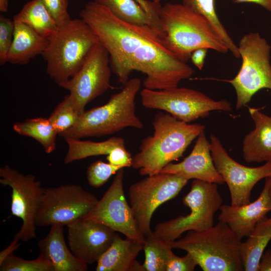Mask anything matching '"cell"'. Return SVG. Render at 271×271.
Instances as JSON below:
<instances>
[{"label":"cell","instance_id":"1","mask_svg":"<svg viewBox=\"0 0 271 271\" xmlns=\"http://www.w3.org/2000/svg\"><path fill=\"white\" fill-rule=\"evenodd\" d=\"M79 15L107 51L111 70L123 86L133 71L146 74L144 87L151 90L177 87L193 75L194 69L177 59L151 27L122 21L94 1L86 3Z\"/></svg>","mask_w":271,"mask_h":271},{"label":"cell","instance_id":"2","mask_svg":"<svg viewBox=\"0 0 271 271\" xmlns=\"http://www.w3.org/2000/svg\"><path fill=\"white\" fill-rule=\"evenodd\" d=\"M154 133L141 141L140 152L132 157L131 167L140 169L141 176L161 172L171 162L177 160L205 126L178 120L169 113L160 112L152 122Z\"/></svg>","mask_w":271,"mask_h":271},{"label":"cell","instance_id":"3","mask_svg":"<svg viewBox=\"0 0 271 271\" xmlns=\"http://www.w3.org/2000/svg\"><path fill=\"white\" fill-rule=\"evenodd\" d=\"M159 16L163 43L179 60L187 63L191 53L199 48L223 54L229 51L208 20L185 5L167 3Z\"/></svg>","mask_w":271,"mask_h":271},{"label":"cell","instance_id":"4","mask_svg":"<svg viewBox=\"0 0 271 271\" xmlns=\"http://www.w3.org/2000/svg\"><path fill=\"white\" fill-rule=\"evenodd\" d=\"M141 86L140 78L129 79L107 103L85 111L72 127L59 136L80 139L111 134L127 127L143 128V123L135 113L136 96Z\"/></svg>","mask_w":271,"mask_h":271},{"label":"cell","instance_id":"5","mask_svg":"<svg viewBox=\"0 0 271 271\" xmlns=\"http://www.w3.org/2000/svg\"><path fill=\"white\" fill-rule=\"evenodd\" d=\"M241 242L226 223L219 221L205 230L188 231L170 243L173 248L189 253L204 271H241Z\"/></svg>","mask_w":271,"mask_h":271},{"label":"cell","instance_id":"6","mask_svg":"<svg viewBox=\"0 0 271 271\" xmlns=\"http://www.w3.org/2000/svg\"><path fill=\"white\" fill-rule=\"evenodd\" d=\"M98 43L97 36L83 19H71L49 38L42 54L47 74L58 85L67 81L77 73Z\"/></svg>","mask_w":271,"mask_h":271},{"label":"cell","instance_id":"7","mask_svg":"<svg viewBox=\"0 0 271 271\" xmlns=\"http://www.w3.org/2000/svg\"><path fill=\"white\" fill-rule=\"evenodd\" d=\"M190 212L184 216L158 223L154 234L165 241L176 240L188 231H200L214 225L215 213L220 209L223 199L217 184L194 179L191 189L182 199Z\"/></svg>","mask_w":271,"mask_h":271},{"label":"cell","instance_id":"8","mask_svg":"<svg viewBox=\"0 0 271 271\" xmlns=\"http://www.w3.org/2000/svg\"><path fill=\"white\" fill-rule=\"evenodd\" d=\"M241 67L231 79L222 80L230 83L236 94V108L247 104L253 96L262 89H269L271 93V46L258 33L244 35L238 46Z\"/></svg>","mask_w":271,"mask_h":271},{"label":"cell","instance_id":"9","mask_svg":"<svg viewBox=\"0 0 271 271\" xmlns=\"http://www.w3.org/2000/svg\"><path fill=\"white\" fill-rule=\"evenodd\" d=\"M140 95L145 107L164 110L186 123L205 117L211 111L232 110L231 103L226 100H215L200 91L185 87L162 90L144 88Z\"/></svg>","mask_w":271,"mask_h":271},{"label":"cell","instance_id":"10","mask_svg":"<svg viewBox=\"0 0 271 271\" xmlns=\"http://www.w3.org/2000/svg\"><path fill=\"white\" fill-rule=\"evenodd\" d=\"M188 181L175 174L160 172L129 186L130 206L137 225L145 237L153 232L150 225L155 210L176 197Z\"/></svg>","mask_w":271,"mask_h":271},{"label":"cell","instance_id":"11","mask_svg":"<svg viewBox=\"0 0 271 271\" xmlns=\"http://www.w3.org/2000/svg\"><path fill=\"white\" fill-rule=\"evenodd\" d=\"M98 201L94 195L77 184L44 188L35 216L36 224L67 226L82 218Z\"/></svg>","mask_w":271,"mask_h":271},{"label":"cell","instance_id":"12","mask_svg":"<svg viewBox=\"0 0 271 271\" xmlns=\"http://www.w3.org/2000/svg\"><path fill=\"white\" fill-rule=\"evenodd\" d=\"M111 71L109 54L99 42L91 49L77 73L59 85L69 91L80 116L89 102L112 87Z\"/></svg>","mask_w":271,"mask_h":271},{"label":"cell","instance_id":"13","mask_svg":"<svg viewBox=\"0 0 271 271\" xmlns=\"http://www.w3.org/2000/svg\"><path fill=\"white\" fill-rule=\"evenodd\" d=\"M0 183L12 188V214L22 225L14 238L24 242L36 237L35 216L44 188L34 175H24L8 165L0 168Z\"/></svg>","mask_w":271,"mask_h":271},{"label":"cell","instance_id":"14","mask_svg":"<svg viewBox=\"0 0 271 271\" xmlns=\"http://www.w3.org/2000/svg\"><path fill=\"white\" fill-rule=\"evenodd\" d=\"M210 150L215 168L228 187L233 206L249 203L255 185L263 178L271 177V161L257 167L243 166L230 157L213 134L210 135Z\"/></svg>","mask_w":271,"mask_h":271},{"label":"cell","instance_id":"15","mask_svg":"<svg viewBox=\"0 0 271 271\" xmlns=\"http://www.w3.org/2000/svg\"><path fill=\"white\" fill-rule=\"evenodd\" d=\"M124 168L116 173L100 200L82 219L101 223L126 237L144 243L145 237L139 230L123 189Z\"/></svg>","mask_w":271,"mask_h":271},{"label":"cell","instance_id":"16","mask_svg":"<svg viewBox=\"0 0 271 271\" xmlns=\"http://www.w3.org/2000/svg\"><path fill=\"white\" fill-rule=\"evenodd\" d=\"M67 226L70 250L87 264L97 262L110 246L117 234L104 224L82 218Z\"/></svg>","mask_w":271,"mask_h":271},{"label":"cell","instance_id":"17","mask_svg":"<svg viewBox=\"0 0 271 271\" xmlns=\"http://www.w3.org/2000/svg\"><path fill=\"white\" fill-rule=\"evenodd\" d=\"M270 185L271 177L265 178L262 191L252 202L237 206L222 205L219 221L226 223L240 239L247 237L257 223L271 211Z\"/></svg>","mask_w":271,"mask_h":271},{"label":"cell","instance_id":"18","mask_svg":"<svg viewBox=\"0 0 271 271\" xmlns=\"http://www.w3.org/2000/svg\"><path fill=\"white\" fill-rule=\"evenodd\" d=\"M161 172L176 175L188 180L198 179L217 184L225 182L214 165L204 131L197 137L191 153L182 162L169 163Z\"/></svg>","mask_w":271,"mask_h":271},{"label":"cell","instance_id":"19","mask_svg":"<svg viewBox=\"0 0 271 271\" xmlns=\"http://www.w3.org/2000/svg\"><path fill=\"white\" fill-rule=\"evenodd\" d=\"M40 254L52 263L55 271H86L88 264L77 258L65 242L64 226H51L48 234L38 242Z\"/></svg>","mask_w":271,"mask_h":271},{"label":"cell","instance_id":"20","mask_svg":"<svg viewBox=\"0 0 271 271\" xmlns=\"http://www.w3.org/2000/svg\"><path fill=\"white\" fill-rule=\"evenodd\" d=\"M144 243L116 234L111 245L97 262L96 271H145L136 260Z\"/></svg>","mask_w":271,"mask_h":271},{"label":"cell","instance_id":"21","mask_svg":"<svg viewBox=\"0 0 271 271\" xmlns=\"http://www.w3.org/2000/svg\"><path fill=\"white\" fill-rule=\"evenodd\" d=\"M261 109L248 107L255 127L243 141V157L247 163L271 161V117Z\"/></svg>","mask_w":271,"mask_h":271},{"label":"cell","instance_id":"22","mask_svg":"<svg viewBox=\"0 0 271 271\" xmlns=\"http://www.w3.org/2000/svg\"><path fill=\"white\" fill-rule=\"evenodd\" d=\"M14 22V38L8 62L12 64H26L36 56L43 54L49 38L39 35L25 24Z\"/></svg>","mask_w":271,"mask_h":271},{"label":"cell","instance_id":"23","mask_svg":"<svg viewBox=\"0 0 271 271\" xmlns=\"http://www.w3.org/2000/svg\"><path fill=\"white\" fill-rule=\"evenodd\" d=\"M247 237L240 246L244 270L258 271L261 257L271 240V217L259 221Z\"/></svg>","mask_w":271,"mask_h":271},{"label":"cell","instance_id":"24","mask_svg":"<svg viewBox=\"0 0 271 271\" xmlns=\"http://www.w3.org/2000/svg\"><path fill=\"white\" fill-rule=\"evenodd\" d=\"M93 1L120 20L130 24L149 26L163 36L160 19L146 12L135 0Z\"/></svg>","mask_w":271,"mask_h":271},{"label":"cell","instance_id":"25","mask_svg":"<svg viewBox=\"0 0 271 271\" xmlns=\"http://www.w3.org/2000/svg\"><path fill=\"white\" fill-rule=\"evenodd\" d=\"M13 21L25 24L48 38L54 35L59 28L42 0L28 2L14 16Z\"/></svg>","mask_w":271,"mask_h":271},{"label":"cell","instance_id":"26","mask_svg":"<svg viewBox=\"0 0 271 271\" xmlns=\"http://www.w3.org/2000/svg\"><path fill=\"white\" fill-rule=\"evenodd\" d=\"M65 140L68 146L64 160L66 165L89 157L107 155L115 148L125 147L124 140L120 137H113L99 142L73 138H67Z\"/></svg>","mask_w":271,"mask_h":271},{"label":"cell","instance_id":"27","mask_svg":"<svg viewBox=\"0 0 271 271\" xmlns=\"http://www.w3.org/2000/svg\"><path fill=\"white\" fill-rule=\"evenodd\" d=\"M14 130L20 135L36 140L50 154L56 148V138L58 133L48 118L38 117L27 119L14 124Z\"/></svg>","mask_w":271,"mask_h":271},{"label":"cell","instance_id":"28","mask_svg":"<svg viewBox=\"0 0 271 271\" xmlns=\"http://www.w3.org/2000/svg\"><path fill=\"white\" fill-rule=\"evenodd\" d=\"M182 4L205 17L233 56L236 58H240L238 46L234 43L217 16L214 0H183Z\"/></svg>","mask_w":271,"mask_h":271},{"label":"cell","instance_id":"29","mask_svg":"<svg viewBox=\"0 0 271 271\" xmlns=\"http://www.w3.org/2000/svg\"><path fill=\"white\" fill-rule=\"evenodd\" d=\"M170 242L156 236L153 232L145 237L143 244L145 271H166L168 259L172 251Z\"/></svg>","mask_w":271,"mask_h":271},{"label":"cell","instance_id":"30","mask_svg":"<svg viewBox=\"0 0 271 271\" xmlns=\"http://www.w3.org/2000/svg\"><path fill=\"white\" fill-rule=\"evenodd\" d=\"M80 115L69 94L66 95L50 115L48 119L58 135L72 127Z\"/></svg>","mask_w":271,"mask_h":271},{"label":"cell","instance_id":"31","mask_svg":"<svg viewBox=\"0 0 271 271\" xmlns=\"http://www.w3.org/2000/svg\"><path fill=\"white\" fill-rule=\"evenodd\" d=\"M1 271H55L51 261L40 254L34 260H26L13 254L0 264Z\"/></svg>","mask_w":271,"mask_h":271},{"label":"cell","instance_id":"32","mask_svg":"<svg viewBox=\"0 0 271 271\" xmlns=\"http://www.w3.org/2000/svg\"><path fill=\"white\" fill-rule=\"evenodd\" d=\"M122 168L97 160L87 168L86 177L91 186L99 188L103 186L113 175Z\"/></svg>","mask_w":271,"mask_h":271},{"label":"cell","instance_id":"33","mask_svg":"<svg viewBox=\"0 0 271 271\" xmlns=\"http://www.w3.org/2000/svg\"><path fill=\"white\" fill-rule=\"evenodd\" d=\"M14 22L8 18L0 17V64L3 65L8 62L9 53L13 42L14 32Z\"/></svg>","mask_w":271,"mask_h":271},{"label":"cell","instance_id":"34","mask_svg":"<svg viewBox=\"0 0 271 271\" xmlns=\"http://www.w3.org/2000/svg\"><path fill=\"white\" fill-rule=\"evenodd\" d=\"M58 27L67 24L71 20L68 12V0H42Z\"/></svg>","mask_w":271,"mask_h":271},{"label":"cell","instance_id":"35","mask_svg":"<svg viewBox=\"0 0 271 271\" xmlns=\"http://www.w3.org/2000/svg\"><path fill=\"white\" fill-rule=\"evenodd\" d=\"M197 264L189 253L183 256H178L172 251L169 257L166 271H193Z\"/></svg>","mask_w":271,"mask_h":271},{"label":"cell","instance_id":"36","mask_svg":"<svg viewBox=\"0 0 271 271\" xmlns=\"http://www.w3.org/2000/svg\"><path fill=\"white\" fill-rule=\"evenodd\" d=\"M106 160L109 163L122 168L132 166V157L125 147H119L113 149L107 155Z\"/></svg>","mask_w":271,"mask_h":271},{"label":"cell","instance_id":"37","mask_svg":"<svg viewBox=\"0 0 271 271\" xmlns=\"http://www.w3.org/2000/svg\"><path fill=\"white\" fill-rule=\"evenodd\" d=\"M143 9L153 16L154 17L160 19V12L162 8L160 3L151 2L148 0H135Z\"/></svg>","mask_w":271,"mask_h":271},{"label":"cell","instance_id":"38","mask_svg":"<svg viewBox=\"0 0 271 271\" xmlns=\"http://www.w3.org/2000/svg\"><path fill=\"white\" fill-rule=\"evenodd\" d=\"M208 50L205 48H199L193 51L191 54L190 59L192 63L199 70H201L204 66Z\"/></svg>","mask_w":271,"mask_h":271},{"label":"cell","instance_id":"39","mask_svg":"<svg viewBox=\"0 0 271 271\" xmlns=\"http://www.w3.org/2000/svg\"><path fill=\"white\" fill-rule=\"evenodd\" d=\"M258 271H271V248L263 253L259 263Z\"/></svg>","mask_w":271,"mask_h":271},{"label":"cell","instance_id":"40","mask_svg":"<svg viewBox=\"0 0 271 271\" xmlns=\"http://www.w3.org/2000/svg\"><path fill=\"white\" fill-rule=\"evenodd\" d=\"M21 243L20 240L14 238V240L11 244L0 252V264H1L8 256L13 254L15 250L18 249Z\"/></svg>","mask_w":271,"mask_h":271},{"label":"cell","instance_id":"41","mask_svg":"<svg viewBox=\"0 0 271 271\" xmlns=\"http://www.w3.org/2000/svg\"><path fill=\"white\" fill-rule=\"evenodd\" d=\"M234 2L236 3H254L271 12V0H234Z\"/></svg>","mask_w":271,"mask_h":271},{"label":"cell","instance_id":"42","mask_svg":"<svg viewBox=\"0 0 271 271\" xmlns=\"http://www.w3.org/2000/svg\"><path fill=\"white\" fill-rule=\"evenodd\" d=\"M10 0H0V11L6 12L8 10L9 2Z\"/></svg>","mask_w":271,"mask_h":271},{"label":"cell","instance_id":"43","mask_svg":"<svg viewBox=\"0 0 271 271\" xmlns=\"http://www.w3.org/2000/svg\"><path fill=\"white\" fill-rule=\"evenodd\" d=\"M162 1H166V0H153V2L155 3H160V2Z\"/></svg>","mask_w":271,"mask_h":271},{"label":"cell","instance_id":"44","mask_svg":"<svg viewBox=\"0 0 271 271\" xmlns=\"http://www.w3.org/2000/svg\"><path fill=\"white\" fill-rule=\"evenodd\" d=\"M269 193H270V197H271V185H270V189H269Z\"/></svg>","mask_w":271,"mask_h":271}]
</instances>
